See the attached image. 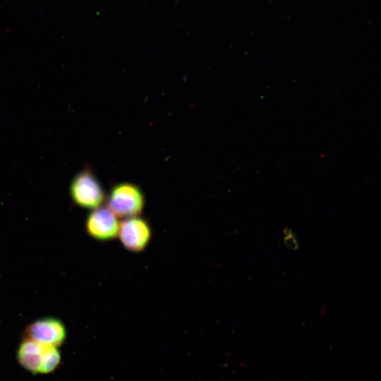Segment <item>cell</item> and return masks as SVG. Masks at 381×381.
<instances>
[{
  "label": "cell",
  "mask_w": 381,
  "mask_h": 381,
  "mask_svg": "<svg viewBox=\"0 0 381 381\" xmlns=\"http://www.w3.org/2000/svg\"><path fill=\"white\" fill-rule=\"evenodd\" d=\"M16 358L21 367L36 375L53 373L61 362L57 347L25 338L18 346Z\"/></svg>",
  "instance_id": "6da1fadb"
},
{
  "label": "cell",
  "mask_w": 381,
  "mask_h": 381,
  "mask_svg": "<svg viewBox=\"0 0 381 381\" xmlns=\"http://www.w3.org/2000/svg\"><path fill=\"white\" fill-rule=\"evenodd\" d=\"M107 207L118 217L140 216L145 205V196L140 187L122 182L113 186L106 199Z\"/></svg>",
  "instance_id": "7a4b0ae2"
},
{
  "label": "cell",
  "mask_w": 381,
  "mask_h": 381,
  "mask_svg": "<svg viewBox=\"0 0 381 381\" xmlns=\"http://www.w3.org/2000/svg\"><path fill=\"white\" fill-rule=\"evenodd\" d=\"M70 194L74 203L85 209L101 207L107 199L101 183L88 167L75 176L71 183Z\"/></svg>",
  "instance_id": "3957f363"
},
{
  "label": "cell",
  "mask_w": 381,
  "mask_h": 381,
  "mask_svg": "<svg viewBox=\"0 0 381 381\" xmlns=\"http://www.w3.org/2000/svg\"><path fill=\"white\" fill-rule=\"evenodd\" d=\"M117 236L124 248L133 253L145 250L152 237V229L147 219L140 216L125 218L121 223Z\"/></svg>",
  "instance_id": "277c9868"
},
{
  "label": "cell",
  "mask_w": 381,
  "mask_h": 381,
  "mask_svg": "<svg viewBox=\"0 0 381 381\" xmlns=\"http://www.w3.org/2000/svg\"><path fill=\"white\" fill-rule=\"evenodd\" d=\"M66 337L67 331L64 323L53 317L40 318L31 322L23 332L25 339L57 348L65 342Z\"/></svg>",
  "instance_id": "5b68a950"
},
{
  "label": "cell",
  "mask_w": 381,
  "mask_h": 381,
  "mask_svg": "<svg viewBox=\"0 0 381 381\" xmlns=\"http://www.w3.org/2000/svg\"><path fill=\"white\" fill-rule=\"evenodd\" d=\"M119 227L117 217L107 207L103 206L92 210L85 222L87 235L101 242L114 240L118 235Z\"/></svg>",
  "instance_id": "8992f818"
}]
</instances>
